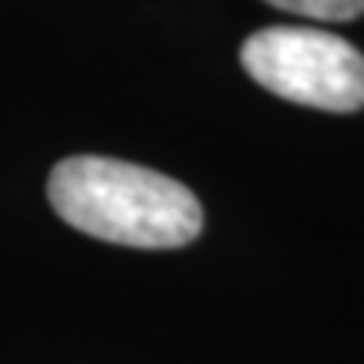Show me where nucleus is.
<instances>
[{
    "mask_svg": "<svg viewBox=\"0 0 364 364\" xmlns=\"http://www.w3.org/2000/svg\"><path fill=\"white\" fill-rule=\"evenodd\" d=\"M48 199L68 226L118 247L179 250L203 233L193 189L122 159H61L48 176Z\"/></svg>",
    "mask_w": 364,
    "mask_h": 364,
    "instance_id": "obj_1",
    "label": "nucleus"
},
{
    "mask_svg": "<svg viewBox=\"0 0 364 364\" xmlns=\"http://www.w3.org/2000/svg\"><path fill=\"white\" fill-rule=\"evenodd\" d=\"M240 61L260 88L321 112L364 108V54L321 27L273 24L243 41Z\"/></svg>",
    "mask_w": 364,
    "mask_h": 364,
    "instance_id": "obj_2",
    "label": "nucleus"
},
{
    "mask_svg": "<svg viewBox=\"0 0 364 364\" xmlns=\"http://www.w3.org/2000/svg\"><path fill=\"white\" fill-rule=\"evenodd\" d=\"M263 4L311 21H354L364 14V0H263Z\"/></svg>",
    "mask_w": 364,
    "mask_h": 364,
    "instance_id": "obj_3",
    "label": "nucleus"
}]
</instances>
